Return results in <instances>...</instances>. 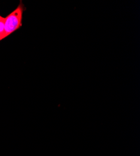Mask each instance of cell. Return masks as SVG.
Returning <instances> with one entry per match:
<instances>
[{"label":"cell","mask_w":140,"mask_h":156,"mask_svg":"<svg viewBox=\"0 0 140 156\" xmlns=\"http://www.w3.org/2000/svg\"><path fill=\"white\" fill-rule=\"evenodd\" d=\"M5 18L0 15V40H3L6 38L5 32Z\"/></svg>","instance_id":"cell-2"},{"label":"cell","mask_w":140,"mask_h":156,"mask_svg":"<svg viewBox=\"0 0 140 156\" xmlns=\"http://www.w3.org/2000/svg\"><path fill=\"white\" fill-rule=\"evenodd\" d=\"M24 9V5L21 2L17 8L5 18V32L6 37L21 27Z\"/></svg>","instance_id":"cell-1"},{"label":"cell","mask_w":140,"mask_h":156,"mask_svg":"<svg viewBox=\"0 0 140 156\" xmlns=\"http://www.w3.org/2000/svg\"><path fill=\"white\" fill-rule=\"evenodd\" d=\"M0 41H1V40H0Z\"/></svg>","instance_id":"cell-3"}]
</instances>
